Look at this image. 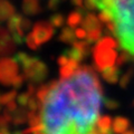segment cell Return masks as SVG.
Segmentation results:
<instances>
[{
  "instance_id": "cell-4",
  "label": "cell",
  "mask_w": 134,
  "mask_h": 134,
  "mask_svg": "<svg viewBox=\"0 0 134 134\" xmlns=\"http://www.w3.org/2000/svg\"><path fill=\"white\" fill-rule=\"evenodd\" d=\"M18 65L14 60L3 59L0 62V82L3 84H11L18 86L20 85L21 77L18 76Z\"/></svg>"
},
{
  "instance_id": "cell-18",
  "label": "cell",
  "mask_w": 134,
  "mask_h": 134,
  "mask_svg": "<svg viewBox=\"0 0 134 134\" xmlns=\"http://www.w3.org/2000/svg\"><path fill=\"white\" fill-rule=\"evenodd\" d=\"M122 134H134V131H125V132L122 133Z\"/></svg>"
},
{
  "instance_id": "cell-6",
  "label": "cell",
  "mask_w": 134,
  "mask_h": 134,
  "mask_svg": "<svg viewBox=\"0 0 134 134\" xmlns=\"http://www.w3.org/2000/svg\"><path fill=\"white\" fill-rule=\"evenodd\" d=\"M113 121L111 120L110 116H102L99 117L97 125H96V131L98 134H112Z\"/></svg>"
},
{
  "instance_id": "cell-11",
  "label": "cell",
  "mask_w": 134,
  "mask_h": 134,
  "mask_svg": "<svg viewBox=\"0 0 134 134\" xmlns=\"http://www.w3.org/2000/svg\"><path fill=\"white\" fill-rule=\"evenodd\" d=\"M81 23H83V18H82V15L79 12L75 11L73 14H70L68 19H67V24H68L69 27H76L78 25H81Z\"/></svg>"
},
{
  "instance_id": "cell-16",
  "label": "cell",
  "mask_w": 134,
  "mask_h": 134,
  "mask_svg": "<svg viewBox=\"0 0 134 134\" xmlns=\"http://www.w3.org/2000/svg\"><path fill=\"white\" fill-rule=\"evenodd\" d=\"M63 23H64V19L62 18V16L57 15V16L54 17V19L52 21V25L54 27H60V26H63Z\"/></svg>"
},
{
  "instance_id": "cell-1",
  "label": "cell",
  "mask_w": 134,
  "mask_h": 134,
  "mask_svg": "<svg viewBox=\"0 0 134 134\" xmlns=\"http://www.w3.org/2000/svg\"><path fill=\"white\" fill-rule=\"evenodd\" d=\"M40 110L43 134H97L102 86L88 67L50 85Z\"/></svg>"
},
{
  "instance_id": "cell-2",
  "label": "cell",
  "mask_w": 134,
  "mask_h": 134,
  "mask_svg": "<svg viewBox=\"0 0 134 134\" xmlns=\"http://www.w3.org/2000/svg\"><path fill=\"white\" fill-rule=\"evenodd\" d=\"M96 8L110 17L114 35L125 52L134 56V0H94Z\"/></svg>"
},
{
  "instance_id": "cell-15",
  "label": "cell",
  "mask_w": 134,
  "mask_h": 134,
  "mask_svg": "<svg viewBox=\"0 0 134 134\" xmlns=\"http://www.w3.org/2000/svg\"><path fill=\"white\" fill-rule=\"evenodd\" d=\"M75 36H76V38L78 39H85L87 37V30L84 27H81V28H77L76 30H75Z\"/></svg>"
},
{
  "instance_id": "cell-3",
  "label": "cell",
  "mask_w": 134,
  "mask_h": 134,
  "mask_svg": "<svg viewBox=\"0 0 134 134\" xmlns=\"http://www.w3.org/2000/svg\"><path fill=\"white\" fill-rule=\"evenodd\" d=\"M115 43L110 37L104 38L97 44L94 50V58L100 70L107 68L110 66L114 65V62L117 59V54L114 50Z\"/></svg>"
},
{
  "instance_id": "cell-10",
  "label": "cell",
  "mask_w": 134,
  "mask_h": 134,
  "mask_svg": "<svg viewBox=\"0 0 134 134\" xmlns=\"http://www.w3.org/2000/svg\"><path fill=\"white\" fill-rule=\"evenodd\" d=\"M14 14V8L11 7L10 3L7 1H0V18L3 19L2 17H11Z\"/></svg>"
},
{
  "instance_id": "cell-8",
  "label": "cell",
  "mask_w": 134,
  "mask_h": 134,
  "mask_svg": "<svg viewBox=\"0 0 134 134\" xmlns=\"http://www.w3.org/2000/svg\"><path fill=\"white\" fill-rule=\"evenodd\" d=\"M102 76L110 83H115L119 79V69L116 68V66H110L107 68L102 70Z\"/></svg>"
},
{
  "instance_id": "cell-9",
  "label": "cell",
  "mask_w": 134,
  "mask_h": 134,
  "mask_svg": "<svg viewBox=\"0 0 134 134\" xmlns=\"http://www.w3.org/2000/svg\"><path fill=\"white\" fill-rule=\"evenodd\" d=\"M99 23H102L99 20V18L95 17L94 15H90L83 20V26L88 31V30H92V29L99 28Z\"/></svg>"
},
{
  "instance_id": "cell-5",
  "label": "cell",
  "mask_w": 134,
  "mask_h": 134,
  "mask_svg": "<svg viewBox=\"0 0 134 134\" xmlns=\"http://www.w3.org/2000/svg\"><path fill=\"white\" fill-rule=\"evenodd\" d=\"M53 25L45 24V23H39L35 26V29L31 32V35L35 38L37 45H41L45 43L46 40H48L50 38V36L53 35Z\"/></svg>"
},
{
  "instance_id": "cell-12",
  "label": "cell",
  "mask_w": 134,
  "mask_h": 134,
  "mask_svg": "<svg viewBox=\"0 0 134 134\" xmlns=\"http://www.w3.org/2000/svg\"><path fill=\"white\" fill-rule=\"evenodd\" d=\"M60 39L65 43H73L74 41V37L75 36V31H73V27H67V28H64L63 29V32L60 35Z\"/></svg>"
},
{
  "instance_id": "cell-14",
  "label": "cell",
  "mask_w": 134,
  "mask_h": 134,
  "mask_svg": "<svg viewBox=\"0 0 134 134\" xmlns=\"http://www.w3.org/2000/svg\"><path fill=\"white\" fill-rule=\"evenodd\" d=\"M99 37H100L99 28H95V29H92V30L87 31V39H88V41H96L99 39Z\"/></svg>"
},
{
  "instance_id": "cell-13",
  "label": "cell",
  "mask_w": 134,
  "mask_h": 134,
  "mask_svg": "<svg viewBox=\"0 0 134 134\" xmlns=\"http://www.w3.org/2000/svg\"><path fill=\"white\" fill-rule=\"evenodd\" d=\"M24 7H25V11L29 12V14H35L36 9H38L36 0H25Z\"/></svg>"
},
{
  "instance_id": "cell-7",
  "label": "cell",
  "mask_w": 134,
  "mask_h": 134,
  "mask_svg": "<svg viewBox=\"0 0 134 134\" xmlns=\"http://www.w3.org/2000/svg\"><path fill=\"white\" fill-rule=\"evenodd\" d=\"M130 127V121L125 117H116L113 121V125H112V130L113 133L115 134H122L125 131H127Z\"/></svg>"
},
{
  "instance_id": "cell-17",
  "label": "cell",
  "mask_w": 134,
  "mask_h": 134,
  "mask_svg": "<svg viewBox=\"0 0 134 134\" xmlns=\"http://www.w3.org/2000/svg\"><path fill=\"white\" fill-rule=\"evenodd\" d=\"M73 2L75 3V5H77V6H82L84 0H73Z\"/></svg>"
}]
</instances>
